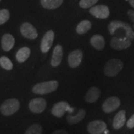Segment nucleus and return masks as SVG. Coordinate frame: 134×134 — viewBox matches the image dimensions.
<instances>
[{"instance_id":"f257e3e1","label":"nucleus","mask_w":134,"mask_h":134,"mask_svg":"<svg viewBox=\"0 0 134 134\" xmlns=\"http://www.w3.org/2000/svg\"><path fill=\"white\" fill-rule=\"evenodd\" d=\"M119 29H122L125 31V37L130 40H134V31L132 27L128 23L119 21V20H114L110 23L108 25V31L111 35H113L115 34V31Z\"/></svg>"},{"instance_id":"f03ea898","label":"nucleus","mask_w":134,"mask_h":134,"mask_svg":"<svg viewBox=\"0 0 134 134\" xmlns=\"http://www.w3.org/2000/svg\"><path fill=\"white\" fill-rule=\"evenodd\" d=\"M58 82L57 81H49L42 82L34 85L32 88V91L37 95H46L54 92L58 89Z\"/></svg>"},{"instance_id":"7ed1b4c3","label":"nucleus","mask_w":134,"mask_h":134,"mask_svg":"<svg viewBox=\"0 0 134 134\" xmlns=\"http://www.w3.org/2000/svg\"><path fill=\"white\" fill-rule=\"evenodd\" d=\"M124 66L123 62L119 59H111L106 63L104 72L107 77H115L119 75Z\"/></svg>"},{"instance_id":"20e7f679","label":"nucleus","mask_w":134,"mask_h":134,"mask_svg":"<svg viewBox=\"0 0 134 134\" xmlns=\"http://www.w3.org/2000/svg\"><path fill=\"white\" fill-rule=\"evenodd\" d=\"M19 107V101L16 98H10L4 101L0 106V112L3 115L9 116L17 112Z\"/></svg>"},{"instance_id":"39448f33","label":"nucleus","mask_w":134,"mask_h":134,"mask_svg":"<svg viewBox=\"0 0 134 134\" xmlns=\"http://www.w3.org/2000/svg\"><path fill=\"white\" fill-rule=\"evenodd\" d=\"M74 108L70 107L66 101H60L55 104L52 109V113L53 115L58 118H62L65 115L66 112H69V113H73Z\"/></svg>"},{"instance_id":"423d86ee","label":"nucleus","mask_w":134,"mask_h":134,"mask_svg":"<svg viewBox=\"0 0 134 134\" xmlns=\"http://www.w3.org/2000/svg\"><path fill=\"white\" fill-rule=\"evenodd\" d=\"M121 101L116 96H112L107 98L102 104V110L106 113H110L116 110L120 107Z\"/></svg>"},{"instance_id":"0eeeda50","label":"nucleus","mask_w":134,"mask_h":134,"mask_svg":"<svg viewBox=\"0 0 134 134\" xmlns=\"http://www.w3.org/2000/svg\"><path fill=\"white\" fill-rule=\"evenodd\" d=\"M20 32L25 38L29 40H34L38 37L37 29L34 27L33 25L25 22L20 26Z\"/></svg>"},{"instance_id":"6e6552de","label":"nucleus","mask_w":134,"mask_h":134,"mask_svg":"<svg viewBox=\"0 0 134 134\" xmlns=\"http://www.w3.org/2000/svg\"><path fill=\"white\" fill-rule=\"evenodd\" d=\"M107 130V124L100 120L90 121L87 126V131L90 134H101Z\"/></svg>"},{"instance_id":"1a4fd4ad","label":"nucleus","mask_w":134,"mask_h":134,"mask_svg":"<svg viewBox=\"0 0 134 134\" xmlns=\"http://www.w3.org/2000/svg\"><path fill=\"white\" fill-rule=\"evenodd\" d=\"M29 107L34 113H41L46 108V101L42 98H35L29 102Z\"/></svg>"},{"instance_id":"9d476101","label":"nucleus","mask_w":134,"mask_h":134,"mask_svg":"<svg viewBox=\"0 0 134 134\" xmlns=\"http://www.w3.org/2000/svg\"><path fill=\"white\" fill-rule=\"evenodd\" d=\"M90 13L98 19H107L110 16V10L106 5H96L90 8Z\"/></svg>"},{"instance_id":"9b49d317","label":"nucleus","mask_w":134,"mask_h":134,"mask_svg":"<svg viewBox=\"0 0 134 134\" xmlns=\"http://www.w3.org/2000/svg\"><path fill=\"white\" fill-rule=\"evenodd\" d=\"M83 54L80 49H76L72 51L68 56V63L69 67L75 69L78 67L82 62Z\"/></svg>"},{"instance_id":"f8f14e48","label":"nucleus","mask_w":134,"mask_h":134,"mask_svg":"<svg viewBox=\"0 0 134 134\" xmlns=\"http://www.w3.org/2000/svg\"><path fill=\"white\" fill-rule=\"evenodd\" d=\"M54 32L53 31L49 30L45 33L40 44V49L42 52L47 53L50 50L54 42Z\"/></svg>"},{"instance_id":"ddd939ff","label":"nucleus","mask_w":134,"mask_h":134,"mask_svg":"<svg viewBox=\"0 0 134 134\" xmlns=\"http://www.w3.org/2000/svg\"><path fill=\"white\" fill-rule=\"evenodd\" d=\"M131 46V40H130L126 37L124 38H118L113 37L110 41V46L114 50H125L129 48Z\"/></svg>"},{"instance_id":"4468645a","label":"nucleus","mask_w":134,"mask_h":134,"mask_svg":"<svg viewBox=\"0 0 134 134\" xmlns=\"http://www.w3.org/2000/svg\"><path fill=\"white\" fill-rule=\"evenodd\" d=\"M63 47L60 45H57L53 51L52 57L51 60V65L53 67H58L62 61Z\"/></svg>"},{"instance_id":"2eb2a0df","label":"nucleus","mask_w":134,"mask_h":134,"mask_svg":"<svg viewBox=\"0 0 134 134\" xmlns=\"http://www.w3.org/2000/svg\"><path fill=\"white\" fill-rule=\"evenodd\" d=\"M100 96V90L97 86H92L85 96V100L87 103L92 104L98 100Z\"/></svg>"},{"instance_id":"dca6fc26","label":"nucleus","mask_w":134,"mask_h":134,"mask_svg":"<svg viewBox=\"0 0 134 134\" xmlns=\"http://www.w3.org/2000/svg\"><path fill=\"white\" fill-rule=\"evenodd\" d=\"M15 44V39L10 34H5L2 38V48L5 52L10 51Z\"/></svg>"},{"instance_id":"f3484780","label":"nucleus","mask_w":134,"mask_h":134,"mask_svg":"<svg viewBox=\"0 0 134 134\" xmlns=\"http://www.w3.org/2000/svg\"><path fill=\"white\" fill-rule=\"evenodd\" d=\"M90 43L92 47L98 51L103 50L105 46V40L104 37L100 34H95L94 36H92L90 38Z\"/></svg>"},{"instance_id":"a211bd4d","label":"nucleus","mask_w":134,"mask_h":134,"mask_svg":"<svg viewBox=\"0 0 134 134\" xmlns=\"http://www.w3.org/2000/svg\"><path fill=\"white\" fill-rule=\"evenodd\" d=\"M126 121V113L125 110H120L115 115L113 121V127L115 130L121 129Z\"/></svg>"},{"instance_id":"6ab92c4d","label":"nucleus","mask_w":134,"mask_h":134,"mask_svg":"<svg viewBox=\"0 0 134 134\" xmlns=\"http://www.w3.org/2000/svg\"><path fill=\"white\" fill-rule=\"evenodd\" d=\"M85 115H86L85 110L83 109H81V110H78L76 115H72L69 113L67 115L66 120L69 125H75V124L80 122L85 117Z\"/></svg>"},{"instance_id":"aec40b11","label":"nucleus","mask_w":134,"mask_h":134,"mask_svg":"<svg viewBox=\"0 0 134 134\" xmlns=\"http://www.w3.org/2000/svg\"><path fill=\"white\" fill-rule=\"evenodd\" d=\"M63 2V0H40L41 5L45 9L54 10L58 8Z\"/></svg>"},{"instance_id":"412c9836","label":"nucleus","mask_w":134,"mask_h":134,"mask_svg":"<svg viewBox=\"0 0 134 134\" xmlns=\"http://www.w3.org/2000/svg\"><path fill=\"white\" fill-rule=\"evenodd\" d=\"M30 54H31V49L29 47L25 46V47L19 48L16 54V60L19 63L25 62V60H28Z\"/></svg>"},{"instance_id":"4be33fe9","label":"nucleus","mask_w":134,"mask_h":134,"mask_svg":"<svg viewBox=\"0 0 134 134\" xmlns=\"http://www.w3.org/2000/svg\"><path fill=\"white\" fill-rule=\"evenodd\" d=\"M92 27V23L89 20H83L76 27V32L78 34H84L88 32Z\"/></svg>"},{"instance_id":"5701e85b","label":"nucleus","mask_w":134,"mask_h":134,"mask_svg":"<svg viewBox=\"0 0 134 134\" xmlns=\"http://www.w3.org/2000/svg\"><path fill=\"white\" fill-rule=\"evenodd\" d=\"M0 66L3 69H5V70H8V71L11 70L14 66L13 63L11 62V60L5 56H2L0 58Z\"/></svg>"},{"instance_id":"b1692460","label":"nucleus","mask_w":134,"mask_h":134,"mask_svg":"<svg viewBox=\"0 0 134 134\" xmlns=\"http://www.w3.org/2000/svg\"><path fill=\"white\" fill-rule=\"evenodd\" d=\"M43 127L39 124H34L30 126L25 134H42Z\"/></svg>"},{"instance_id":"393cba45","label":"nucleus","mask_w":134,"mask_h":134,"mask_svg":"<svg viewBox=\"0 0 134 134\" xmlns=\"http://www.w3.org/2000/svg\"><path fill=\"white\" fill-rule=\"evenodd\" d=\"M98 2V0H81L79 2V6L81 8L86 9L93 7V5H95Z\"/></svg>"},{"instance_id":"a878e982","label":"nucleus","mask_w":134,"mask_h":134,"mask_svg":"<svg viewBox=\"0 0 134 134\" xmlns=\"http://www.w3.org/2000/svg\"><path fill=\"white\" fill-rule=\"evenodd\" d=\"M10 18V12L8 10H0V25L5 23Z\"/></svg>"},{"instance_id":"bb28decb","label":"nucleus","mask_w":134,"mask_h":134,"mask_svg":"<svg viewBox=\"0 0 134 134\" xmlns=\"http://www.w3.org/2000/svg\"><path fill=\"white\" fill-rule=\"evenodd\" d=\"M127 127L128 128H130V129H132V128L134 127V114L127 121Z\"/></svg>"},{"instance_id":"cd10ccee","label":"nucleus","mask_w":134,"mask_h":134,"mask_svg":"<svg viewBox=\"0 0 134 134\" xmlns=\"http://www.w3.org/2000/svg\"><path fill=\"white\" fill-rule=\"evenodd\" d=\"M127 15H128V17L130 18V19L132 21V22H133L134 23V10H129L128 11H127ZM133 27L134 29V25L133 26Z\"/></svg>"},{"instance_id":"c85d7f7f","label":"nucleus","mask_w":134,"mask_h":134,"mask_svg":"<svg viewBox=\"0 0 134 134\" xmlns=\"http://www.w3.org/2000/svg\"><path fill=\"white\" fill-rule=\"evenodd\" d=\"M52 134H69L68 133V132H67L66 130H55Z\"/></svg>"},{"instance_id":"c756f323","label":"nucleus","mask_w":134,"mask_h":134,"mask_svg":"<svg viewBox=\"0 0 134 134\" xmlns=\"http://www.w3.org/2000/svg\"><path fill=\"white\" fill-rule=\"evenodd\" d=\"M129 1L130 5H131L133 8H134V0H128Z\"/></svg>"},{"instance_id":"7c9ffc66","label":"nucleus","mask_w":134,"mask_h":134,"mask_svg":"<svg viewBox=\"0 0 134 134\" xmlns=\"http://www.w3.org/2000/svg\"><path fill=\"white\" fill-rule=\"evenodd\" d=\"M0 1H1V0H0Z\"/></svg>"}]
</instances>
